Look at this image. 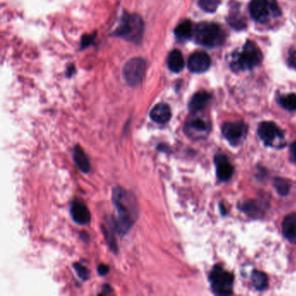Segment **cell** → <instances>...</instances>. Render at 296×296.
<instances>
[{"instance_id": "cell-19", "label": "cell", "mask_w": 296, "mask_h": 296, "mask_svg": "<svg viewBox=\"0 0 296 296\" xmlns=\"http://www.w3.org/2000/svg\"><path fill=\"white\" fill-rule=\"evenodd\" d=\"M193 33H194V31L192 27V23L189 20H185L182 23H180L175 29V35L181 41L190 39Z\"/></svg>"}, {"instance_id": "cell-26", "label": "cell", "mask_w": 296, "mask_h": 296, "mask_svg": "<svg viewBox=\"0 0 296 296\" xmlns=\"http://www.w3.org/2000/svg\"><path fill=\"white\" fill-rule=\"evenodd\" d=\"M98 273H99L100 275H106L109 273V269L108 266L101 264V265H99V267H98Z\"/></svg>"}, {"instance_id": "cell-15", "label": "cell", "mask_w": 296, "mask_h": 296, "mask_svg": "<svg viewBox=\"0 0 296 296\" xmlns=\"http://www.w3.org/2000/svg\"><path fill=\"white\" fill-rule=\"evenodd\" d=\"M211 99V95L206 91H199L191 98L189 109L193 113H197L206 107Z\"/></svg>"}, {"instance_id": "cell-27", "label": "cell", "mask_w": 296, "mask_h": 296, "mask_svg": "<svg viewBox=\"0 0 296 296\" xmlns=\"http://www.w3.org/2000/svg\"><path fill=\"white\" fill-rule=\"evenodd\" d=\"M290 148H291V153H292L293 157H294V159L296 162V142L293 143Z\"/></svg>"}, {"instance_id": "cell-10", "label": "cell", "mask_w": 296, "mask_h": 296, "mask_svg": "<svg viewBox=\"0 0 296 296\" xmlns=\"http://www.w3.org/2000/svg\"><path fill=\"white\" fill-rule=\"evenodd\" d=\"M211 130V124L201 117L190 118L184 126L186 135L193 139H202L206 137Z\"/></svg>"}, {"instance_id": "cell-25", "label": "cell", "mask_w": 296, "mask_h": 296, "mask_svg": "<svg viewBox=\"0 0 296 296\" xmlns=\"http://www.w3.org/2000/svg\"><path fill=\"white\" fill-rule=\"evenodd\" d=\"M289 63L290 66L296 69V51H292L289 55Z\"/></svg>"}, {"instance_id": "cell-3", "label": "cell", "mask_w": 296, "mask_h": 296, "mask_svg": "<svg viewBox=\"0 0 296 296\" xmlns=\"http://www.w3.org/2000/svg\"><path fill=\"white\" fill-rule=\"evenodd\" d=\"M194 35L196 43L209 48L219 46L225 39V34L218 24L207 22L196 25Z\"/></svg>"}, {"instance_id": "cell-8", "label": "cell", "mask_w": 296, "mask_h": 296, "mask_svg": "<svg viewBox=\"0 0 296 296\" xmlns=\"http://www.w3.org/2000/svg\"><path fill=\"white\" fill-rule=\"evenodd\" d=\"M146 63L140 58H134L125 63L124 67V77L125 81L130 86L140 85L145 78Z\"/></svg>"}, {"instance_id": "cell-4", "label": "cell", "mask_w": 296, "mask_h": 296, "mask_svg": "<svg viewBox=\"0 0 296 296\" xmlns=\"http://www.w3.org/2000/svg\"><path fill=\"white\" fill-rule=\"evenodd\" d=\"M145 24L139 16L125 14L122 18L115 35L133 43L140 42L144 34Z\"/></svg>"}, {"instance_id": "cell-16", "label": "cell", "mask_w": 296, "mask_h": 296, "mask_svg": "<svg viewBox=\"0 0 296 296\" xmlns=\"http://www.w3.org/2000/svg\"><path fill=\"white\" fill-rule=\"evenodd\" d=\"M282 233L290 241L296 240V213L289 214L282 222Z\"/></svg>"}, {"instance_id": "cell-11", "label": "cell", "mask_w": 296, "mask_h": 296, "mask_svg": "<svg viewBox=\"0 0 296 296\" xmlns=\"http://www.w3.org/2000/svg\"><path fill=\"white\" fill-rule=\"evenodd\" d=\"M210 56L203 52L197 51L191 55L188 60V68L193 73H203L211 66Z\"/></svg>"}, {"instance_id": "cell-13", "label": "cell", "mask_w": 296, "mask_h": 296, "mask_svg": "<svg viewBox=\"0 0 296 296\" xmlns=\"http://www.w3.org/2000/svg\"><path fill=\"white\" fill-rule=\"evenodd\" d=\"M214 164L216 168V175L220 181L225 182L233 175V166L230 164L228 157L222 154L216 155L214 157Z\"/></svg>"}, {"instance_id": "cell-18", "label": "cell", "mask_w": 296, "mask_h": 296, "mask_svg": "<svg viewBox=\"0 0 296 296\" xmlns=\"http://www.w3.org/2000/svg\"><path fill=\"white\" fill-rule=\"evenodd\" d=\"M73 159L78 169L84 173L90 171V165L89 159L87 158L85 153L79 146L75 147L74 150H73Z\"/></svg>"}, {"instance_id": "cell-6", "label": "cell", "mask_w": 296, "mask_h": 296, "mask_svg": "<svg viewBox=\"0 0 296 296\" xmlns=\"http://www.w3.org/2000/svg\"><path fill=\"white\" fill-rule=\"evenodd\" d=\"M210 281L215 295L228 296L232 294L234 276L221 266H214L213 268L210 275Z\"/></svg>"}, {"instance_id": "cell-9", "label": "cell", "mask_w": 296, "mask_h": 296, "mask_svg": "<svg viewBox=\"0 0 296 296\" xmlns=\"http://www.w3.org/2000/svg\"><path fill=\"white\" fill-rule=\"evenodd\" d=\"M247 126L242 122H228L222 126V134L232 145H237L244 140Z\"/></svg>"}, {"instance_id": "cell-22", "label": "cell", "mask_w": 296, "mask_h": 296, "mask_svg": "<svg viewBox=\"0 0 296 296\" xmlns=\"http://www.w3.org/2000/svg\"><path fill=\"white\" fill-rule=\"evenodd\" d=\"M199 6L207 12H214L218 7L219 0H199Z\"/></svg>"}, {"instance_id": "cell-12", "label": "cell", "mask_w": 296, "mask_h": 296, "mask_svg": "<svg viewBox=\"0 0 296 296\" xmlns=\"http://www.w3.org/2000/svg\"><path fill=\"white\" fill-rule=\"evenodd\" d=\"M70 214L72 219L78 224L85 225L90 222V211L82 201L75 200L72 202L70 206Z\"/></svg>"}, {"instance_id": "cell-23", "label": "cell", "mask_w": 296, "mask_h": 296, "mask_svg": "<svg viewBox=\"0 0 296 296\" xmlns=\"http://www.w3.org/2000/svg\"><path fill=\"white\" fill-rule=\"evenodd\" d=\"M275 186L279 194L284 195H287L289 191V184L288 181L282 179V178H277L275 181Z\"/></svg>"}, {"instance_id": "cell-21", "label": "cell", "mask_w": 296, "mask_h": 296, "mask_svg": "<svg viewBox=\"0 0 296 296\" xmlns=\"http://www.w3.org/2000/svg\"><path fill=\"white\" fill-rule=\"evenodd\" d=\"M279 103L284 109L288 110H296V94H289L281 96L279 98Z\"/></svg>"}, {"instance_id": "cell-24", "label": "cell", "mask_w": 296, "mask_h": 296, "mask_svg": "<svg viewBox=\"0 0 296 296\" xmlns=\"http://www.w3.org/2000/svg\"><path fill=\"white\" fill-rule=\"evenodd\" d=\"M75 270L78 273V276L80 277L84 281H86L90 277V272L89 270L86 269L85 266L82 265L81 263H75Z\"/></svg>"}, {"instance_id": "cell-17", "label": "cell", "mask_w": 296, "mask_h": 296, "mask_svg": "<svg viewBox=\"0 0 296 296\" xmlns=\"http://www.w3.org/2000/svg\"><path fill=\"white\" fill-rule=\"evenodd\" d=\"M167 63L169 69L175 73H178L183 70L184 67V59L181 51L178 50H173L169 54Z\"/></svg>"}, {"instance_id": "cell-1", "label": "cell", "mask_w": 296, "mask_h": 296, "mask_svg": "<svg viewBox=\"0 0 296 296\" xmlns=\"http://www.w3.org/2000/svg\"><path fill=\"white\" fill-rule=\"evenodd\" d=\"M112 198L118 214L117 218L112 222V230L119 234H125L137 221V201L131 193L120 186L114 189Z\"/></svg>"}, {"instance_id": "cell-5", "label": "cell", "mask_w": 296, "mask_h": 296, "mask_svg": "<svg viewBox=\"0 0 296 296\" xmlns=\"http://www.w3.org/2000/svg\"><path fill=\"white\" fill-rule=\"evenodd\" d=\"M250 15L258 23H267L270 18L281 15V10L275 0H251Z\"/></svg>"}, {"instance_id": "cell-14", "label": "cell", "mask_w": 296, "mask_h": 296, "mask_svg": "<svg viewBox=\"0 0 296 296\" xmlns=\"http://www.w3.org/2000/svg\"><path fill=\"white\" fill-rule=\"evenodd\" d=\"M149 116L152 120L156 124L165 125L171 118V109H170V107L166 104L161 103V104L156 105L151 109Z\"/></svg>"}, {"instance_id": "cell-2", "label": "cell", "mask_w": 296, "mask_h": 296, "mask_svg": "<svg viewBox=\"0 0 296 296\" xmlns=\"http://www.w3.org/2000/svg\"><path fill=\"white\" fill-rule=\"evenodd\" d=\"M262 53L259 47L252 41H247L241 51L232 55L231 68L234 70H250L260 64Z\"/></svg>"}, {"instance_id": "cell-20", "label": "cell", "mask_w": 296, "mask_h": 296, "mask_svg": "<svg viewBox=\"0 0 296 296\" xmlns=\"http://www.w3.org/2000/svg\"><path fill=\"white\" fill-rule=\"evenodd\" d=\"M251 279H252L254 287L257 290H264L269 286V279H268L267 275L262 273L261 271L254 270L252 274Z\"/></svg>"}, {"instance_id": "cell-7", "label": "cell", "mask_w": 296, "mask_h": 296, "mask_svg": "<svg viewBox=\"0 0 296 296\" xmlns=\"http://www.w3.org/2000/svg\"><path fill=\"white\" fill-rule=\"evenodd\" d=\"M258 135L267 146L273 148L284 147L283 132L273 122H262L258 127Z\"/></svg>"}]
</instances>
